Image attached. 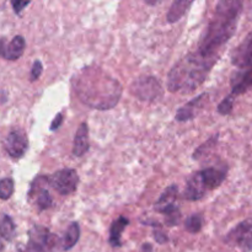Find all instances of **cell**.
<instances>
[{"instance_id": "28", "label": "cell", "mask_w": 252, "mask_h": 252, "mask_svg": "<svg viewBox=\"0 0 252 252\" xmlns=\"http://www.w3.org/2000/svg\"><path fill=\"white\" fill-rule=\"evenodd\" d=\"M6 41L4 38H0V57H4L5 49H6Z\"/></svg>"}, {"instance_id": "18", "label": "cell", "mask_w": 252, "mask_h": 252, "mask_svg": "<svg viewBox=\"0 0 252 252\" xmlns=\"http://www.w3.org/2000/svg\"><path fill=\"white\" fill-rule=\"evenodd\" d=\"M79 236H80V226L78 223H71L68 226L65 231V235H64L63 240H62V249L63 250H70L75 246V244L78 243Z\"/></svg>"}, {"instance_id": "20", "label": "cell", "mask_w": 252, "mask_h": 252, "mask_svg": "<svg viewBox=\"0 0 252 252\" xmlns=\"http://www.w3.org/2000/svg\"><path fill=\"white\" fill-rule=\"evenodd\" d=\"M177 194H179V187H177L176 185H172V186L167 187V189L162 192L161 196L159 197V199H158L157 203H155L154 208L175 203V201H176L177 198Z\"/></svg>"}, {"instance_id": "3", "label": "cell", "mask_w": 252, "mask_h": 252, "mask_svg": "<svg viewBox=\"0 0 252 252\" xmlns=\"http://www.w3.org/2000/svg\"><path fill=\"white\" fill-rule=\"evenodd\" d=\"M213 65L214 63L204 59L197 52L187 54L169 73L167 89L171 93H192L206 80Z\"/></svg>"}, {"instance_id": "5", "label": "cell", "mask_w": 252, "mask_h": 252, "mask_svg": "<svg viewBox=\"0 0 252 252\" xmlns=\"http://www.w3.org/2000/svg\"><path fill=\"white\" fill-rule=\"evenodd\" d=\"M130 93L139 100L154 102V101L161 98L164 91H162V86L158 79L153 78V76H142L132 84Z\"/></svg>"}, {"instance_id": "8", "label": "cell", "mask_w": 252, "mask_h": 252, "mask_svg": "<svg viewBox=\"0 0 252 252\" xmlns=\"http://www.w3.org/2000/svg\"><path fill=\"white\" fill-rule=\"evenodd\" d=\"M4 148L5 152L14 159H20L24 157L29 148V140L24 130L19 128L10 130L4 140Z\"/></svg>"}, {"instance_id": "10", "label": "cell", "mask_w": 252, "mask_h": 252, "mask_svg": "<svg viewBox=\"0 0 252 252\" xmlns=\"http://www.w3.org/2000/svg\"><path fill=\"white\" fill-rule=\"evenodd\" d=\"M198 179L199 184L206 189H214L220 186L226 177V169H219V167H208L202 171L194 174Z\"/></svg>"}, {"instance_id": "6", "label": "cell", "mask_w": 252, "mask_h": 252, "mask_svg": "<svg viewBox=\"0 0 252 252\" xmlns=\"http://www.w3.org/2000/svg\"><path fill=\"white\" fill-rule=\"evenodd\" d=\"M30 240L26 252H54L58 238L43 226H33L29 233Z\"/></svg>"}, {"instance_id": "16", "label": "cell", "mask_w": 252, "mask_h": 252, "mask_svg": "<svg viewBox=\"0 0 252 252\" xmlns=\"http://www.w3.org/2000/svg\"><path fill=\"white\" fill-rule=\"evenodd\" d=\"M204 193H206V191L202 187V185L199 184L196 175H193L187 182V187L184 193H182V197L187 201H198L202 197H204Z\"/></svg>"}, {"instance_id": "12", "label": "cell", "mask_w": 252, "mask_h": 252, "mask_svg": "<svg viewBox=\"0 0 252 252\" xmlns=\"http://www.w3.org/2000/svg\"><path fill=\"white\" fill-rule=\"evenodd\" d=\"M207 97V94H202V95L197 96L189 103L182 106L179 111L176 112V121L179 122H185V121H189L194 118V116L199 112L201 107L203 106L204 98Z\"/></svg>"}, {"instance_id": "14", "label": "cell", "mask_w": 252, "mask_h": 252, "mask_svg": "<svg viewBox=\"0 0 252 252\" xmlns=\"http://www.w3.org/2000/svg\"><path fill=\"white\" fill-rule=\"evenodd\" d=\"M25 47H26V42H25L24 37L15 36L11 42L6 44V49H5L2 58L7 59V61H16L24 54Z\"/></svg>"}, {"instance_id": "25", "label": "cell", "mask_w": 252, "mask_h": 252, "mask_svg": "<svg viewBox=\"0 0 252 252\" xmlns=\"http://www.w3.org/2000/svg\"><path fill=\"white\" fill-rule=\"evenodd\" d=\"M154 239L158 244H165L169 241V238H167L166 234L161 230H155L154 231Z\"/></svg>"}, {"instance_id": "17", "label": "cell", "mask_w": 252, "mask_h": 252, "mask_svg": "<svg viewBox=\"0 0 252 252\" xmlns=\"http://www.w3.org/2000/svg\"><path fill=\"white\" fill-rule=\"evenodd\" d=\"M191 5L192 1H185V0H177V1L172 2L169 12H167V21L170 24H174V22L179 21L186 14L187 10L189 9Z\"/></svg>"}, {"instance_id": "11", "label": "cell", "mask_w": 252, "mask_h": 252, "mask_svg": "<svg viewBox=\"0 0 252 252\" xmlns=\"http://www.w3.org/2000/svg\"><path fill=\"white\" fill-rule=\"evenodd\" d=\"M43 176L38 177L33 181L32 184L31 189H30V193H29V198L32 199L34 198L36 199V203L37 207H38L39 211H44V209H48L49 207L52 206V197L49 194L48 189H43L41 187V182Z\"/></svg>"}, {"instance_id": "7", "label": "cell", "mask_w": 252, "mask_h": 252, "mask_svg": "<svg viewBox=\"0 0 252 252\" xmlns=\"http://www.w3.org/2000/svg\"><path fill=\"white\" fill-rule=\"evenodd\" d=\"M48 184L62 196H69L76 191L79 184L78 172L74 169H62L48 179Z\"/></svg>"}, {"instance_id": "26", "label": "cell", "mask_w": 252, "mask_h": 252, "mask_svg": "<svg viewBox=\"0 0 252 252\" xmlns=\"http://www.w3.org/2000/svg\"><path fill=\"white\" fill-rule=\"evenodd\" d=\"M62 123H63V113H58V115L54 117L53 122H52L51 125V130H57L59 127L62 126Z\"/></svg>"}, {"instance_id": "4", "label": "cell", "mask_w": 252, "mask_h": 252, "mask_svg": "<svg viewBox=\"0 0 252 252\" xmlns=\"http://www.w3.org/2000/svg\"><path fill=\"white\" fill-rule=\"evenodd\" d=\"M231 63L238 66L231 79V95H241L252 88V33L235 49Z\"/></svg>"}, {"instance_id": "30", "label": "cell", "mask_w": 252, "mask_h": 252, "mask_svg": "<svg viewBox=\"0 0 252 252\" xmlns=\"http://www.w3.org/2000/svg\"><path fill=\"white\" fill-rule=\"evenodd\" d=\"M2 250H4V244H2L1 238H0V252H1Z\"/></svg>"}, {"instance_id": "1", "label": "cell", "mask_w": 252, "mask_h": 252, "mask_svg": "<svg viewBox=\"0 0 252 252\" xmlns=\"http://www.w3.org/2000/svg\"><path fill=\"white\" fill-rule=\"evenodd\" d=\"M241 10L243 2L238 0H221L217 4L213 17L198 42L196 52L199 56L217 63L223 47L235 33Z\"/></svg>"}, {"instance_id": "23", "label": "cell", "mask_w": 252, "mask_h": 252, "mask_svg": "<svg viewBox=\"0 0 252 252\" xmlns=\"http://www.w3.org/2000/svg\"><path fill=\"white\" fill-rule=\"evenodd\" d=\"M234 100H235V98H234L233 95H229L228 97L224 98V100L221 101L220 103H219L218 112L220 113V115H223V116L229 115V113L231 112V110H233Z\"/></svg>"}, {"instance_id": "22", "label": "cell", "mask_w": 252, "mask_h": 252, "mask_svg": "<svg viewBox=\"0 0 252 252\" xmlns=\"http://www.w3.org/2000/svg\"><path fill=\"white\" fill-rule=\"evenodd\" d=\"M14 193V180L9 179H2L0 180V199L6 201Z\"/></svg>"}, {"instance_id": "27", "label": "cell", "mask_w": 252, "mask_h": 252, "mask_svg": "<svg viewBox=\"0 0 252 252\" xmlns=\"http://www.w3.org/2000/svg\"><path fill=\"white\" fill-rule=\"evenodd\" d=\"M11 5L12 7H14L15 12H16V14H20V12L24 10V7H26L27 5H30V1H12Z\"/></svg>"}, {"instance_id": "9", "label": "cell", "mask_w": 252, "mask_h": 252, "mask_svg": "<svg viewBox=\"0 0 252 252\" xmlns=\"http://www.w3.org/2000/svg\"><path fill=\"white\" fill-rule=\"evenodd\" d=\"M226 243L235 244L246 251H252V221L245 220L236 225L226 236Z\"/></svg>"}, {"instance_id": "24", "label": "cell", "mask_w": 252, "mask_h": 252, "mask_svg": "<svg viewBox=\"0 0 252 252\" xmlns=\"http://www.w3.org/2000/svg\"><path fill=\"white\" fill-rule=\"evenodd\" d=\"M42 71H43V65L39 61H36L32 65L31 73H30V80L36 81L37 79H39V76L42 75Z\"/></svg>"}, {"instance_id": "13", "label": "cell", "mask_w": 252, "mask_h": 252, "mask_svg": "<svg viewBox=\"0 0 252 252\" xmlns=\"http://www.w3.org/2000/svg\"><path fill=\"white\" fill-rule=\"evenodd\" d=\"M89 128L86 123H81L78 128L74 138L73 154L76 158H80L89 150Z\"/></svg>"}, {"instance_id": "15", "label": "cell", "mask_w": 252, "mask_h": 252, "mask_svg": "<svg viewBox=\"0 0 252 252\" xmlns=\"http://www.w3.org/2000/svg\"><path fill=\"white\" fill-rule=\"evenodd\" d=\"M128 224H129V220L126 217H120L112 223L110 229V244L113 248H120L122 245L121 236H122L123 230H125Z\"/></svg>"}, {"instance_id": "29", "label": "cell", "mask_w": 252, "mask_h": 252, "mask_svg": "<svg viewBox=\"0 0 252 252\" xmlns=\"http://www.w3.org/2000/svg\"><path fill=\"white\" fill-rule=\"evenodd\" d=\"M140 252H153V246L150 245V244H144V245L142 246Z\"/></svg>"}, {"instance_id": "21", "label": "cell", "mask_w": 252, "mask_h": 252, "mask_svg": "<svg viewBox=\"0 0 252 252\" xmlns=\"http://www.w3.org/2000/svg\"><path fill=\"white\" fill-rule=\"evenodd\" d=\"M202 225H203V219L199 214H193V216L189 217L185 221V228L191 234H196L201 231Z\"/></svg>"}, {"instance_id": "19", "label": "cell", "mask_w": 252, "mask_h": 252, "mask_svg": "<svg viewBox=\"0 0 252 252\" xmlns=\"http://www.w3.org/2000/svg\"><path fill=\"white\" fill-rule=\"evenodd\" d=\"M16 235V226L9 216H2L0 219V236L7 241H11Z\"/></svg>"}, {"instance_id": "2", "label": "cell", "mask_w": 252, "mask_h": 252, "mask_svg": "<svg viewBox=\"0 0 252 252\" xmlns=\"http://www.w3.org/2000/svg\"><path fill=\"white\" fill-rule=\"evenodd\" d=\"M75 91L80 100L97 110H110L117 105L122 88L116 79L98 69L88 68L78 78Z\"/></svg>"}]
</instances>
